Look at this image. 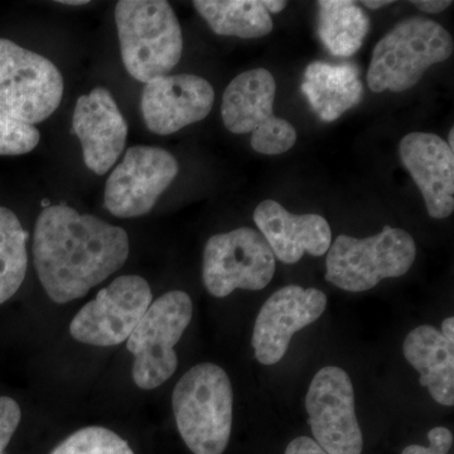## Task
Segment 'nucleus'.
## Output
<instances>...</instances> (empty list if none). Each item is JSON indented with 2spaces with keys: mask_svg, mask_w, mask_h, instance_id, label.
Here are the masks:
<instances>
[{
  "mask_svg": "<svg viewBox=\"0 0 454 454\" xmlns=\"http://www.w3.org/2000/svg\"><path fill=\"white\" fill-rule=\"evenodd\" d=\"M400 160L419 188L433 219L454 211V153L446 140L432 133H411L399 145Z\"/></svg>",
  "mask_w": 454,
  "mask_h": 454,
  "instance_id": "16",
  "label": "nucleus"
},
{
  "mask_svg": "<svg viewBox=\"0 0 454 454\" xmlns=\"http://www.w3.org/2000/svg\"><path fill=\"white\" fill-rule=\"evenodd\" d=\"M175 155L158 146L128 149L106 184V210L121 219L145 216L178 175Z\"/></svg>",
  "mask_w": 454,
  "mask_h": 454,
  "instance_id": "12",
  "label": "nucleus"
},
{
  "mask_svg": "<svg viewBox=\"0 0 454 454\" xmlns=\"http://www.w3.org/2000/svg\"><path fill=\"white\" fill-rule=\"evenodd\" d=\"M442 336L444 337L448 340V342L452 343L454 345V318L453 317H450V318H446L442 324Z\"/></svg>",
  "mask_w": 454,
  "mask_h": 454,
  "instance_id": "30",
  "label": "nucleus"
},
{
  "mask_svg": "<svg viewBox=\"0 0 454 454\" xmlns=\"http://www.w3.org/2000/svg\"><path fill=\"white\" fill-rule=\"evenodd\" d=\"M262 4L267 9L269 14H278L286 7V2L284 0H262Z\"/></svg>",
  "mask_w": 454,
  "mask_h": 454,
  "instance_id": "29",
  "label": "nucleus"
},
{
  "mask_svg": "<svg viewBox=\"0 0 454 454\" xmlns=\"http://www.w3.org/2000/svg\"><path fill=\"white\" fill-rule=\"evenodd\" d=\"M214 101V88L207 80L182 74L146 82L140 107L152 133L169 136L203 121L210 114Z\"/></svg>",
  "mask_w": 454,
  "mask_h": 454,
  "instance_id": "14",
  "label": "nucleus"
},
{
  "mask_svg": "<svg viewBox=\"0 0 454 454\" xmlns=\"http://www.w3.org/2000/svg\"><path fill=\"white\" fill-rule=\"evenodd\" d=\"M452 35L422 16L406 18L373 49L367 83L373 92H403L413 88L433 65L452 56Z\"/></svg>",
  "mask_w": 454,
  "mask_h": 454,
  "instance_id": "4",
  "label": "nucleus"
},
{
  "mask_svg": "<svg viewBox=\"0 0 454 454\" xmlns=\"http://www.w3.org/2000/svg\"><path fill=\"white\" fill-rule=\"evenodd\" d=\"M325 259V280L342 291L361 293L382 279L408 273L417 258L413 236L405 230L385 226L366 239L340 235Z\"/></svg>",
  "mask_w": 454,
  "mask_h": 454,
  "instance_id": "5",
  "label": "nucleus"
},
{
  "mask_svg": "<svg viewBox=\"0 0 454 454\" xmlns=\"http://www.w3.org/2000/svg\"><path fill=\"white\" fill-rule=\"evenodd\" d=\"M73 129L82 145L83 162L98 176L109 172L124 151L128 124L106 88H95L77 100Z\"/></svg>",
  "mask_w": 454,
  "mask_h": 454,
  "instance_id": "15",
  "label": "nucleus"
},
{
  "mask_svg": "<svg viewBox=\"0 0 454 454\" xmlns=\"http://www.w3.org/2000/svg\"><path fill=\"white\" fill-rule=\"evenodd\" d=\"M361 3H363L366 8L376 11V9L387 7V5L393 4L394 2H390V0H379V2H373V0H364V2Z\"/></svg>",
  "mask_w": 454,
  "mask_h": 454,
  "instance_id": "31",
  "label": "nucleus"
},
{
  "mask_svg": "<svg viewBox=\"0 0 454 454\" xmlns=\"http://www.w3.org/2000/svg\"><path fill=\"white\" fill-rule=\"evenodd\" d=\"M276 268V256L264 236L250 227L211 236L203 252V284L216 298L235 289L262 291Z\"/></svg>",
  "mask_w": 454,
  "mask_h": 454,
  "instance_id": "9",
  "label": "nucleus"
},
{
  "mask_svg": "<svg viewBox=\"0 0 454 454\" xmlns=\"http://www.w3.org/2000/svg\"><path fill=\"white\" fill-rule=\"evenodd\" d=\"M0 454H3V452H0Z\"/></svg>",
  "mask_w": 454,
  "mask_h": 454,
  "instance_id": "34",
  "label": "nucleus"
},
{
  "mask_svg": "<svg viewBox=\"0 0 454 454\" xmlns=\"http://www.w3.org/2000/svg\"><path fill=\"white\" fill-rule=\"evenodd\" d=\"M40 140V130L35 125L0 112V155L29 153Z\"/></svg>",
  "mask_w": 454,
  "mask_h": 454,
  "instance_id": "24",
  "label": "nucleus"
},
{
  "mask_svg": "<svg viewBox=\"0 0 454 454\" xmlns=\"http://www.w3.org/2000/svg\"><path fill=\"white\" fill-rule=\"evenodd\" d=\"M129 238L124 229L66 205L41 212L33 235L38 278L55 303L88 294L125 264Z\"/></svg>",
  "mask_w": 454,
  "mask_h": 454,
  "instance_id": "1",
  "label": "nucleus"
},
{
  "mask_svg": "<svg viewBox=\"0 0 454 454\" xmlns=\"http://www.w3.org/2000/svg\"><path fill=\"white\" fill-rule=\"evenodd\" d=\"M448 145H450V148L454 151V128L450 129V136H448Z\"/></svg>",
  "mask_w": 454,
  "mask_h": 454,
  "instance_id": "33",
  "label": "nucleus"
},
{
  "mask_svg": "<svg viewBox=\"0 0 454 454\" xmlns=\"http://www.w3.org/2000/svg\"><path fill=\"white\" fill-rule=\"evenodd\" d=\"M318 9V35L325 49L343 59L355 55L370 29L365 12L348 0H321Z\"/></svg>",
  "mask_w": 454,
  "mask_h": 454,
  "instance_id": "21",
  "label": "nucleus"
},
{
  "mask_svg": "<svg viewBox=\"0 0 454 454\" xmlns=\"http://www.w3.org/2000/svg\"><path fill=\"white\" fill-rule=\"evenodd\" d=\"M192 315V301L184 291H170L152 301L127 340L134 356L133 380L140 389L153 390L172 378L178 366L175 346Z\"/></svg>",
  "mask_w": 454,
  "mask_h": 454,
  "instance_id": "6",
  "label": "nucleus"
},
{
  "mask_svg": "<svg viewBox=\"0 0 454 454\" xmlns=\"http://www.w3.org/2000/svg\"><path fill=\"white\" fill-rule=\"evenodd\" d=\"M277 83L267 68H254L236 76L223 92L221 116L234 134L252 133V146L260 154L286 153L297 142L294 127L274 115Z\"/></svg>",
  "mask_w": 454,
  "mask_h": 454,
  "instance_id": "7",
  "label": "nucleus"
},
{
  "mask_svg": "<svg viewBox=\"0 0 454 454\" xmlns=\"http://www.w3.org/2000/svg\"><path fill=\"white\" fill-rule=\"evenodd\" d=\"M115 23L121 59L131 77L148 82L167 76L184 52V35L175 11L164 0H121Z\"/></svg>",
  "mask_w": 454,
  "mask_h": 454,
  "instance_id": "3",
  "label": "nucleus"
},
{
  "mask_svg": "<svg viewBox=\"0 0 454 454\" xmlns=\"http://www.w3.org/2000/svg\"><path fill=\"white\" fill-rule=\"evenodd\" d=\"M26 240L27 232L16 214L0 207V304L11 300L25 282Z\"/></svg>",
  "mask_w": 454,
  "mask_h": 454,
  "instance_id": "22",
  "label": "nucleus"
},
{
  "mask_svg": "<svg viewBox=\"0 0 454 454\" xmlns=\"http://www.w3.org/2000/svg\"><path fill=\"white\" fill-rule=\"evenodd\" d=\"M59 3L65 5H83L88 4L89 2H86V0H61Z\"/></svg>",
  "mask_w": 454,
  "mask_h": 454,
  "instance_id": "32",
  "label": "nucleus"
},
{
  "mask_svg": "<svg viewBox=\"0 0 454 454\" xmlns=\"http://www.w3.org/2000/svg\"><path fill=\"white\" fill-rule=\"evenodd\" d=\"M301 92L321 121H337L361 103L364 95L360 71L352 64L317 61L307 66Z\"/></svg>",
  "mask_w": 454,
  "mask_h": 454,
  "instance_id": "19",
  "label": "nucleus"
},
{
  "mask_svg": "<svg viewBox=\"0 0 454 454\" xmlns=\"http://www.w3.org/2000/svg\"><path fill=\"white\" fill-rule=\"evenodd\" d=\"M153 301L145 278H116L74 317L70 333L85 345L110 348L129 339Z\"/></svg>",
  "mask_w": 454,
  "mask_h": 454,
  "instance_id": "10",
  "label": "nucleus"
},
{
  "mask_svg": "<svg viewBox=\"0 0 454 454\" xmlns=\"http://www.w3.org/2000/svg\"><path fill=\"white\" fill-rule=\"evenodd\" d=\"M200 16L219 35L262 38L273 31V20L262 0H196Z\"/></svg>",
  "mask_w": 454,
  "mask_h": 454,
  "instance_id": "20",
  "label": "nucleus"
},
{
  "mask_svg": "<svg viewBox=\"0 0 454 454\" xmlns=\"http://www.w3.org/2000/svg\"><path fill=\"white\" fill-rule=\"evenodd\" d=\"M327 309V297L316 288L286 286L273 293L262 304L252 345L262 365L279 363L288 351L293 334L312 325Z\"/></svg>",
  "mask_w": 454,
  "mask_h": 454,
  "instance_id": "13",
  "label": "nucleus"
},
{
  "mask_svg": "<svg viewBox=\"0 0 454 454\" xmlns=\"http://www.w3.org/2000/svg\"><path fill=\"white\" fill-rule=\"evenodd\" d=\"M173 413L179 434L193 454H223L234 413L231 381L223 367L199 364L173 390Z\"/></svg>",
  "mask_w": 454,
  "mask_h": 454,
  "instance_id": "2",
  "label": "nucleus"
},
{
  "mask_svg": "<svg viewBox=\"0 0 454 454\" xmlns=\"http://www.w3.org/2000/svg\"><path fill=\"white\" fill-rule=\"evenodd\" d=\"M415 7L427 14H438L446 11L453 4L450 0H417V2H411Z\"/></svg>",
  "mask_w": 454,
  "mask_h": 454,
  "instance_id": "28",
  "label": "nucleus"
},
{
  "mask_svg": "<svg viewBox=\"0 0 454 454\" xmlns=\"http://www.w3.org/2000/svg\"><path fill=\"white\" fill-rule=\"evenodd\" d=\"M254 221L274 256L284 264H295L309 253L322 256L330 250L333 232L319 215H293L273 200L260 202Z\"/></svg>",
  "mask_w": 454,
  "mask_h": 454,
  "instance_id": "17",
  "label": "nucleus"
},
{
  "mask_svg": "<svg viewBox=\"0 0 454 454\" xmlns=\"http://www.w3.org/2000/svg\"><path fill=\"white\" fill-rule=\"evenodd\" d=\"M22 419V411L16 400L0 397V452L5 450Z\"/></svg>",
  "mask_w": 454,
  "mask_h": 454,
  "instance_id": "25",
  "label": "nucleus"
},
{
  "mask_svg": "<svg viewBox=\"0 0 454 454\" xmlns=\"http://www.w3.org/2000/svg\"><path fill=\"white\" fill-rule=\"evenodd\" d=\"M306 409L315 442L325 453H363L354 387L345 370L337 366L319 370L310 382Z\"/></svg>",
  "mask_w": 454,
  "mask_h": 454,
  "instance_id": "11",
  "label": "nucleus"
},
{
  "mask_svg": "<svg viewBox=\"0 0 454 454\" xmlns=\"http://www.w3.org/2000/svg\"><path fill=\"white\" fill-rule=\"evenodd\" d=\"M286 454H328L325 453L315 439L309 437H298L293 439L291 443L286 447Z\"/></svg>",
  "mask_w": 454,
  "mask_h": 454,
  "instance_id": "27",
  "label": "nucleus"
},
{
  "mask_svg": "<svg viewBox=\"0 0 454 454\" xmlns=\"http://www.w3.org/2000/svg\"><path fill=\"white\" fill-rule=\"evenodd\" d=\"M51 454H134L129 444L113 430L88 427L77 430Z\"/></svg>",
  "mask_w": 454,
  "mask_h": 454,
  "instance_id": "23",
  "label": "nucleus"
},
{
  "mask_svg": "<svg viewBox=\"0 0 454 454\" xmlns=\"http://www.w3.org/2000/svg\"><path fill=\"white\" fill-rule=\"evenodd\" d=\"M64 97V79L44 56L0 38V112L37 124L49 119Z\"/></svg>",
  "mask_w": 454,
  "mask_h": 454,
  "instance_id": "8",
  "label": "nucleus"
},
{
  "mask_svg": "<svg viewBox=\"0 0 454 454\" xmlns=\"http://www.w3.org/2000/svg\"><path fill=\"white\" fill-rule=\"evenodd\" d=\"M403 351L430 396L438 404L453 406L454 345L433 325H419L406 336Z\"/></svg>",
  "mask_w": 454,
  "mask_h": 454,
  "instance_id": "18",
  "label": "nucleus"
},
{
  "mask_svg": "<svg viewBox=\"0 0 454 454\" xmlns=\"http://www.w3.org/2000/svg\"><path fill=\"white\" fill-rule=\"evenodd\" d=\"M429 447L411 444L403 450L402 454H448L453 446V434L444 427H437L428 433Z\"/></svg>",
  "mask_w": 454,
  "mask_h": 454,
  "instance_id": "26",
  "label": "nucleus"
}]
</instances>
